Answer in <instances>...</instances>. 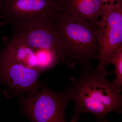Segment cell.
Here are the masks:
<instances>
[{
  "instance_id": "cell-4",
  "label": "cell",
  "mask_w": 122,
  "mask_h": 122,
  "mask_svg": "<svg viewBox=\"0 0 122 122\" xmlns=\"http://www.w3.org/2000/svg\"><path fill=\"white\" fill-rule=\"evenodd\" d=\"M1 0V26L20 28L52 19L58 12L57 0Z\"/></svg>"
},
{
  "instance_id": "cell-5",
  "label": "cell",
  "mask_w": 122,
  "mask_h": 122,
  "mask_svg": "<svg viewBox=\"0 0 122 122\" xmlns=\"http://www.w3.org/2000/svg\"><path fill=\"white\" fill-rule=\"evenodd\" d=\"M41 72L17 61L6 45L0 51V83L20 98L25 94V96H33L40 89Z\"/></svg>"
},
{
  "instance_id": "cell-3",
  "label": "cell",
  "mask_w": 122,
  "mask_h": 122,
  "mask_svg": "<svg viewBox=\"0 0 122 122\" xmlns=\"http://www.w3.org/2000/svg\"><path fill=\"white\" fill-rule=\"evenodd\" d=\"M72 98L69 86L62 92L44 87L34 95L20 99L23 112L31 122H65L66 107Z\"/></svg>"
},
{
  "instance_id": "cell-8",
  "label": "cell",
  "mask_w": 122,
  "mask_h": 122,
  "mask_svg": "<svg viewBox=\"0 0 122 122\" xmlns=\"http://www.w3.org/2000/svg\"><path fill=\"white\" fill-rule=\"evenodd\" d=\"M58 12L98 24L102 13L100 0H57Z\"/></svg>"
},
{
  "instance_id": "cell-6",
  "label": "cell",
  "mask_w": 122,
  "mask_h": 122,
  "mask_svg": "<svg viewBox=\"0 0 122 122\" xmlns=\"http://www.w3.org/2000/svg\"><path fill=\"white\" fill-rule=\"evenodd\" d=\"M99 20V60L96 69H105V66L122 46V2L105 9Z\"/></svg>"
},
{
  "instance_id": "cell-1",
  "label": "cell",
  "mask_w": 122,
  "mask_h": 122,
  "mask_svg": "<svg viewBox=\"0 0 122 122\" xmlns=\"http://www.w3.org/2000/svg\"><path fill=\"white\" fill-rule=\"evenodd\" d=\"M106 69L98 71L81 70L79 77L70 78L74 107L71 122L79 120L86 113L92 114L98 122H107L109 113H122V91L107 79Z\"/></svg>"
},
{
  "instance_id": "cell-9",
  "label": "cell",
  "mask_w": 122,
  "mask_h": 122,
  "mask_svg": "<svg viewBox=\"0 0 122 122\" xmlns=\"http://www.w3.org/2000/svg\"><path fill=\"white\" fill-rule=\"evenodd\" d=\"M114 66V70L108 72L109 75H115L116 78L112 81L114 86L122 91V46L117 50L113 56L110 61V64Z\"/></svg>"
},
{
  "instance_id": "cell-10",
  "label": "cell",
  "mask_w": 122,
  "mask_h": 122,
  "mask_svg": "<svg viewBox=\"0 0 122 122\" xmlns=\"http://www.w3.org/2000/svg\"><path fill=\"white\" fill-rule=\"evenodd\" d=\"M102 12L103 10L110 8L117 4L118 3L122 2V0H100Z\"/></svg>"
},
{
  "instance_id": "cell-11",
  "label": "cell",
  "mask_w": 122,
  "mask_h": 122,
  "mask_svg": "<svg viewBox=\"0 0 122 122\" xmlns=\"http://www.w3.org/2000/svg\"><path fill=\"white\" fill-rule=\"evenodd\" d=\"M1 5H2V2L1 0H0V10L1 8Z\"/></svg>"
},
{
  "instance_id": "cell-7",
  "label": "cell",
  "mask_w": 122,
  "mask_h": 122,
  "mask_svg": "<svg viewBox=\"0 0 122 122\" xmlns=\"http://www.w3.org/2000/svg\"><path fill=\"white\" fill-rule=\"evenodd\" d=\"M13 34L36 53H54L61 63L60 39L52 18L14 28Z\"/></svg>"
},
{
  "instance_id": "cell-2",
  "label": "cell",
  "mask_w": 122,
  "mask_h": 122,
  "mask_svg": "<svg viewBox=\"0 0 122 122\" xmlns=\"http://www.w3.org/2000/svg\"><path fill=\"white\" fill-rule=\"evenodd\" d=\"M60 39L61 63L73 68L92 69L91 61L97 59L99 30L97 24L58 12L52 18Z\"/></svg>"
}]
</instances>
